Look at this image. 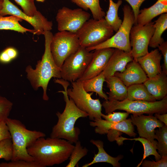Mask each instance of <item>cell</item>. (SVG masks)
<instances>
[{"label":"cell","mask_w":167,"mask_h":167,"mask_svg":"<svg viewBox=\"0 0 167 167\" xmlns=\"http://www.w3.org/2000/svg\"><path fill=\"white\" fill-rule=\"evenodd\" d=\"M44 137L38 138L27 148L41 167L60 164L69 158L74 147L72 143L63 139Z\"/></svg>","instance_id":"obj_1"},{"label":"cell","mask_w":167,"mask_h":167,"mask_svg":"<svg viewBox=\"0 0 167 167\" xmlns=\"http://www.w3.org/2000/svg\"><path fill=\"white\" fill-rule=\"evenodd\" d=\"M64 88V91H59L63 95L66 105L63 111L57 112L56 115L58 118L57 124L52 128L50 137L65 139L71 143L79 140L80 133V129L75 127L77 120L80 118L88 117V114L79 109L73 101L69 99L67 88L69 84L68 81L61 80L59 82Z\"/></svg>","instance_id":"obj_2"},{"label":"cell","mask_w":167,"mask_h":167,"mask_svg":"<svg viewBox=\"0 0 167 167\" xmlns=\"http://www.w3.org/2000/svg\"><path fill=\"white\" fill-rule=\"evenodd\" d=\"M45 38V49L41 60L38 61L36 68L28 66L26 68L27 78L33 88L35 90L41 87L43 90V99L48 101L47 94L48 85L53 77L61 79L60 69L56 64L50 49V44L53 36L50 31H45L44 34Z\"/></svg>","instance_id":"obj_3"},{"label":"cell","mask_w":167,"mask_h":167,"mask_svg":"<svg viewBox=\"0 0 167 167\" xmlns=\"http://www.w3.org/2000/svg\"><path fill=\"white\" fill-rule=\"evenodd\" d=\"M6 123L12 142L13 153L11 161L19 160L35 161L28 152L27 148L38 138L45 137V133L39 131L28 130L20 121L16 119L8 118Z\"/></svg>","instance_id":"obj_4"},{"label":"cell","mask_w":167,"mask_h":167,"mask_svg":"<svg viewBox=\"0 0 167 167\" xmlns=\"http://www.w3.org/2000/svg\"><path fill=\"white\" fill-rule=\"evenodd\" d=\"M102 105L105 113L107 114L116 110H120L132 114L145 113L153 115L155 113L162 114L167 112V96L161 100L153 102L131 101L127 99L122 101L105 100Z\"/></svg>","instance_id":"obj_5"},{"label":"cell","mask_w":167,"mask_h":167,"mask_svg":"<svg viewBox=\"0 0 167 167\" xmlns=\"http://www.w3.org/2000/svg\"><path fill=\"white\" fill-rule=\"evenodd\" d=\"M114 31L104 18L89 19L76 32L80 46L89 48L97 45L110 38Z\"/></svg>","instance_id":"obj_6"},{"label":"cell","mask_w":167,"mask_h":167,"mask_svg":"<svg viewBox=\"0 0 167 167\" xmlns=\"http://www.w3.org/2000/svg\"><path fill=\"white\" fill-rule=\"evenodd\" d=\"M123 18L122 24L116 33L105 42L94 46L86 48L89 51L106 48L118 49L130 52V34L134 24L135 18L133 11L130 5L126 4L123 8Z\"/></svg>","instance_id":"obj_7"},{"label":"cell","mask_w":167,"mask_h":167,"mask_svg":"<svg viewBox=\"0 0 167 167\" xmlns=\"http://www.w3.org/2000/svg\"><path fill=\"white\" fill-rule=\"evenodd\" d=\"M80 46L75 33L66 31L56 33L53 36L50 49L56 65L60 68L65 60L75 53Z\"/></svg>","instance_id":"obj_8"},{"label":"cell","mask_w":167,"mask_h":167,"mask_svg":"<svg viewBox=\"0 0 167 167\" xmlns=\"http://www.w3.org/2000/svg\"><path fill=\"white\" fill-rule=\"evenodd\" d=\"M71 83L72 87L67 89V94L77 107L87 113L90 120L101 119L102 105L99 99H92L93 92H86L81 81L77 80Z\"/></svg>","instance_id":"obj_9"},{"label":"cell","mask_w":167,"mask_h":167,"mask_svg":"<svg viewBox=\"0 0 167 167\" xmlns=\"http://www.w3.org/2000/svg\"><path fill=\"white\" fill-rule=\"evenodd\" d=\"M93 52L80 46L77 51L67 57L60 68L62 79L76 81L82 76L92 59Z\"/></svg>","instance_id":"obj_10"},{"label":"cell","mask_w":167,"mask_h":167,"mask_svg":"<svg viewBox=\"0 0 167 167\" xmlns=\"http://www.w3.org/2000/svg\"><path fill=\"white\" fill-rule=\"evenodd\" d=\"M11 15L17 16L30 24L33 28L34 34L43 35L47 31L52 28V21H49L39 11L34 16L25 14L9 0H3L2 7L0 9V16Z\"/></svg>","instance_id":"obj_11"},{"label":"cell","mask_w":167,"mask_h":167,"mask_svg":"<svg viewBox=\"0 0 167 167\" xmlns=\"http://www.w3.org/2000/svg\"><path fill=\"white\" fill-rule=\"evenodd\" d=\"M90 16L89 13L81 8L72 9L63 6L58 10L56 16L58 29L75 33Z\"/></svg>","instance_id":"obj_12"},{"label":"cell","mask_w":167,"mask_h":167,"mask_svg":"<svg viewBox=\"0 0 167 167\" xmlns=\"http://www.w3.org/2000/svg\"><path fill=\"white\" fill-rule=\"evenodd\" d=\"M154 22H151L144 25H134L130 34L131 53L135 60L148 52V47L153 34Z\"/></svg>","instance_id":"obj_13"},{"label":"cell","mask_w":167,"mask_h":167,"mask_svg":"<svg viewBox=\"0 0 167 167\" xmlns=\"http://www.w3.org/2000/svg\"><path fill=\"white\" fill-rule=\"evenodd\" d=\"M131 119L132 123L136 126L139 136L147 139L157 148V142L154 140L155 129L162 127L165 124L152 115L132 114Z\"/></svg>","instance_id":"obj_14"},{"label":"cell","mask_w":167,"mask_h":167,"mask_svg":"<svg viewBox=\"0 0 167 167\" xmlns=\"http://www.w3.org/2000/svg\"><path fill=\"white\" fill-rule=\"evenodd\" d=\"M114 49L106 48L94 50L92 59L84 73L77 80L92 78L102 72L106 66Z\"/></svg>","instance_id":"obj_15"},{"label":"cell","mask_w":167,"mask_h":167,"mask_svg":"<svg viewBox=\"0 0 167 167\" xmlns=\"http://www.w3.org/2000/svg\"><path fill=\"white\" fill-rule=\"evenodd\" d=\"M90 125L92 127H96L95 132L100 135L107 134L110 129L118 130L124 133L130 137H135L136 134L134 132V127L131 118L126 119L119 122H112L96 118L91 121Z\"/></svg>","instance_id":"obj_16"},{"label":"cell","mask_w":167,"mask_h":167,"mask_svg":"<svg viewBox=\"0 0 167 167\" xmlns=\"http://www.w3.org/2000/svg\"><path fill=\"white\" fill-rule=\"evenodd\" d=\"M114 75L119 78L127 87L143 83L148 79L139 64L134 60L127 64L123 72H117Z\"/></svg>","instance_id":"obj_17"},{"label":"cell","mask_w":167,"mask_h":167,"mask_svg":"<svg viewBox=\"0 0 167 167\" xmlns=\"http://www.w3.org/2000/svg\"><path fill=\"white\" fill-rule=\"evenodd\" d=\"M134 60L130 52L114 49L108 63L103 71L105 78L114 76L117 72H122L128 63Z\"/></svg>","instance_id":"obj_18"},{"label":"cell","mask_w":167,"mask_h":167,"mask_svg":"<svg viewBox=\"0 0 167 167\" xmlns=\"http://www.w3.org/2000/svg\"><path fill=\"white\" fill-rule=\"evenodd\" d=\"M162 55L156 49L135 60L139 64L148 77L150 78L160 73L162 71L161 65Z\"/></svg>","instance_id":"obj_19"},{"label":"cell","mask_w":167,"mask_h":167,"mask_svg":"<svg viewBox=\"0 0 167 167\" xmlns=\"http://www.w3.org/2000/svg\"><path fill=\"white\" fill-rule=\"evenodd\" d=\"M167 75L162 71L148 78L143 83L148 91L156 100H161L167 94Z\"/></svg>","instance_id":"obj_20"},{"label":"cell","mask_w":167,"mask_h":167,"mask_svg":"<svg viewBox=\"0 0 167 167\" xmlns=\"http://www.w3.org/2000/svg\"><path fill=\"white\" fill-rule=\"evenodd\" d=\"M167 12V0H157L153 5L139 11L136 25H144L152 22L157 16Z\"/></svg>","instance_id":"obj_21"},{"label":"cell","mask_w":167,"mask_h":167,"mask_svg":"<svg viewBox=\"0 0 167 167\" xmlns=\"http://www.w3.org/2000/svg\"><path fill=\"white\" fill-rule=\"evenodd\" d=\"M105 82L109 90L106 93L108 95V100L122 101L126 99L127 87L119 78L114 75L106 77Z\"/></svg>","instance_id":"obj_22"},{"label":"cell","mask_w":167,"mask_h":167,"mask_svg":"<svg viewBox=\"0 0 167 167\" xmlns=\"http://www.w3.org/2000/svg\"><path fill=\"white\" fill-rule=\"evenodd\" d=\"M90 142L95 145L98 149L97 154H95L93 160L90 162L84 165L83 167H88L99 162H105L111 164L113 167H119L120 164L119 161L123 157V156L119 155L116 157H112L108 154L105 150L103 142L100 140L91 139Z\"/></svg>","instance_id":"obj_23"},{"label":"cell","mask_w":167,"mask_h":167,"mask_svg":"<svg viewBox=\"0 0 167 167\" xmlns=\"http://www.w3.org/2000/svg\"><path fill=\"white\" fill-rule=\"evenodd\" d=\"M131 101L153 102L156 100L150 94L143 83L134 84L127 87V97Z\"/></svg>","instance_id":"obj_24"},{"label":"cell","mask_w":167,"mask_h":167,"mask_svg":"<svg viewBox=\"0 0 167 167\" xmlns=\"http://www.w3.org/2000/svg\"><path fill=\"white\" fill-rule=\"evenodd\" d=\"M81 81L86 92H95L101 98L108 100V96L103 91V83L105 81L103 71L92 78Z\"/></svg>","instance_id":"obj_25"},{"label":"cell","mask_w":167,"mask_h":167,"mask_svg":"<svg viewBox=\"0 0 167 167\" xmlns=\"http://www.w3.org/2000/svg\"><path fill=\"white\" fill-rule=\"evenodd\" d=\"M153 26L155 30L150 40L149 46L155 48L165 41L161 36L167 28V13L161 15L154 23Z\"/></svg>","instance_id":"obj_26"},{"label":"cell","mask_w":167,"mask_h":167,"mask_svg":"<svg viewBox=\"0 0 167 167\" xmlns=\"http://www.w3.org/2000/svg\"><path fill=\"white\" fill-rule=\"evenodd\" d=\"M109 7L105 16V19L114 32H117L120 27L122 21L118 15L119 8L122 3V0H118L117 2L113 0H109Z\"/></svg>","instance_id":"obj_27"},{"label":"cell","mask_w":167,"mask_h":167,"mask_svg":"<svg viewBox=\"0 0 167 167\" xmlns=\"http://www.w3.org/2000/svg\"><path fill=\"white\" fill-rule=\"evenodd\" d=\"M126 140H135L139 141L142 144L144 148V154L143 158L137 166L139 167L141 165L142 162L146 157L151 155L155 156L156 161H158L161 159V156L157 152V148L155 147L152 143L147 139L143 137H138L133 139L126 138L120 136L118 137L116 139L117 143L119 145H121L123 143V142Z\"/></svg>","instance_id":"obj_28"},{"label":"cell","mask_w":167,"mask_h":167,"mask_svg":"<svg viewBox=\"0 0 167 167\" xmlns=\"http://www.w3.org/2000/svg\"><path fill=\"white\" fill-rule=\"evenodd\" d=\"M22 20V19L14 15L0 16V30H14L23 34L29 32L34 34V29H27L19 24V22Z\"/></svg>","instance_id":"obj_29"},{"label":"cell","mask_w":167,"mask_h":167,"mask_svg":"<svg viewBox=\"0 0 167 167\" xmlns=\"http://www.w3.org/2000/svg\"><path fill=\"white\" fill-rule=\"evenodd\" d=\"M85 11H91L93 19L98 20L104 18L105 13L101 8L99 0H71Z\"/></svg>","instance_id":"obj_30"},{"label":"cell","mask_w":167,"mask_h":167,"mask_svg":"<svg viewBox=\"0 0 167 167\" xmlns=\"http://www.w3.org/2000/svg\"><path fill=\"white\" fill-rule=\"evenodd\" d=\"M155 139L157 140V149L161 156H167V126L165 125L155 130Z\"/></svg>","instance_id":"obj_31"},{"label":"cell","mask_w":167,"mask_h":167,"mask_svg":"<svg viewBox=\"0 0 167 167\" xmlns=\"http://www.w3.org/2000/svg\"><path fill=\"white\" fill-rule=\"evenodd\" d=\"M88 151L86 147L83 148L80 141H78L75 143L69 157L70 161L66 167H74L77 166L79 160L87 154Z\"/></svg>","instance_id":"obj_32"},{"label":"cell","mask_w":167,"mask_h":167,"mask_svg":"<svg viewBox=\"0 0 167 167\" xmlns=\"http://www.w3.org/2000/svg\"><path fill=\"white\" fill-rule=\"evenodd\" d=\"M13 149L11 138L5 139L0 142V159L11 161Z\"/></svg>","instance_id":"obj_33"},{"label":"cell","mask_w":167,"mask_h":167,"mask_svg":"<svg viewBox=\"0 0 167 167\" xmlns=\"http://www.w3.org/2000/svg\"><path fill=\"white\" fill-rule=\"evenodd\" d=\"M13 103L6 97L0 95V122L6 121L12 109Z\"/></svg>","instance_id":"obj_34"},{"label":"cell","mask_w":167,"mask_h":167,"mask_svg":"<svg viewBox=\"0 0 167 167\" xmlns=\"http://www.w3.org/2000/svg\"><path fill=\"white\" fill-rule=\"evenodd\" d=\"M28 15L33 16L38 12L34 2V0H14Z\"/></svg>","instance_id":"obj_35"},{"label":"cell","mask_w":167,"mask_h":167,"mask_svg":"<svg viewBox=\"0 0 167 167\" xmlns=\"http://www.w3.org/2000/svg\"><path fill=\"white\" fill-rule=\"evenodd\" d=\"M0 167H41L35 161H28L22 160L0 163Z\"/></svg>","instance_id":"obj_36"},{"label":"cell","mask_w":167,"mask_h":167,"mask_svg":"<svg viewBox=\"0 0 167 167\" xmlns=\"http://www.w3.org/2000/svg\"><path fill=\"white\" fill-rule=\"evenodd\" d=\"M129 113L126 112H113L105 115L102 113L101 117L105 120L112 122H119L125 120Z\"/></svg>","instance_id":"obj_37"},{"label":"cell","mask_w":167,"mask_h":167,"mask_svg":"<svg viewBox=\"0 0 167 167\" xmlns=\"http://www.w3.org/2000/svg\"><path fill=\"white\" fill-rule=\"evenodd\" d=\"M17 54V51L15 49L11 47L6 48L0 54V62L8 63L15 58Z\"/></svg>","instance_id":"obj_38"},{"label":"cell","mask_w":167,"mask_h":167,"mask_svg":"<svg viewBox=\"0 0 167 167\" xmlns=\"http://www.w3.org/2000/svg\"><path fill=\"white\" fill-rule=\"evenodd\" d=\"M143 161L141 165L143 167H167V156L161 157L158 161Z\"/></svg>","instance_id":"obj_39"},{"label":"cell","mask_w":167,"mask_h":167,"mask_svg":"<svg viewBox=\"0 0 167 167\" xmlns=\"http://www.w3.org/2000/svg\"><path fill=\"white\" fill-rule=\"evenodd\" d=\"M157 47L163 57V63L161 66L162 71L167 75V41H164Z\"/></svg>","instance_id":"obj_40"},{"label":"cell","mask_w":167,"mask_h":167,"mask_svg":"<svg viewBox=\"0 0 167 167\" xmlns=\"http://www.w3.org/2000/svg\"><path fill=\"white\" fill-rule=\"evenodd\" d=\"M130 4L135 16V21L134 25H136V19L139 13L140 7L145 0H125Z\"/></svg>","instance_id":"obj_41"},{"label":"cell","mask_w":167,"mask_h":167,"mask_svg":"<svg viewBox=\"0 0 167 167\" xmlns=\"http://www.w3.org/2000/svg\"><path fill=\"white\" fill-rule=\"evenodd\" d=\"M7 138H11L8 127L4 122H0V142Z\"/></svg>","instance_id":"obj_42"},{"label":"cell","mask_w":167,"mask_h":167,"mask_svg":"<svg viewBox=\"0 0 167 167\" xmlns=\"http://www.w3.org/2000/svg\"><path fill=\"white\" fill-rule=\"evenodd\" d=\"M122 132L118 130L113 129L109 130L107 133L108 140L110 142H113L122 134Z\"/></svg>","instance_id":"obj_43"},{"label":"cell","mask_w":167,"mask_h":167,"mask_svg":"<svg viewBox=\"0 0 167 167\" xmlns=\"http://www.w3.org/2000/svg\"><path fill=\"white\" fill-rule=\"evenodd\" d=\"M154 116L159 120L164 123L165 125L167 126V114L166 113L162 114L155 113Z\"/></svg>","instance_id":"obj_44"},{"label":"cell","mask_w":167,"mask_h":167,"mask_svg":"<svg viewBox=\"0 0 167 167\" xmlns=\"http://www.w3.org/2000/svg\"><path fill=\"white\" fill-rule=\"evenodd\" d=\"M2 2H0V9L2 7Z\"/></svg>","instance_id":"obj_45"},{"label":"cell","mask_w":167,"mask_h":167,"mask_svg":"<svg viewBox=\"0 0 167 167\" xmlns=\"http://www.w3.org/2000/svg\"><path fill=\"white\" fill-rule=\"evenodd\" d=\"M37 1L41 2H43L45 0H36Z\"/></svg>","instance_id":"obj_46"},{"label":"cell","mask_w":167,"mask_h":167,"mask_svg":"<svg viewBox=\"0 0 167 167\" xmlns=\"http://www.w3.org/2000/svg\"><path fill=\"white\" fill-rule=\"evenodd\" d=\"M3 0H0V2H2Z\"/></svg>","instance_id":"obj_47"},{"label":"cell","mask_w":167,"mask_h":167,"mask_svg":"<svg viewBox=\"0 0 167 167\" xmlns=\"http://www.w3.org/2000/svg\"></svg>","instance_id":"obj_48"}]
</instances>
